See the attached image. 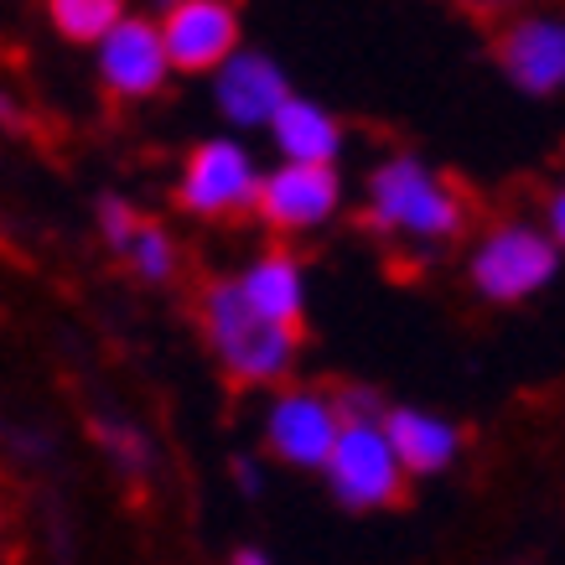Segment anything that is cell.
<instances>
[{"label":"cell","instance_id":"cell-16","mask_svg":"<svg viewBox=\"0 0 565 565\" xmlns=\"http://www.w3.org/2000/svg\"><path fill=\"white\" fill-rule=\"evenodd\" d=\"M125 259H130V270H136L140 280H151V286H161V280L177 275V244L161 223H140L136 239L125 244Z\"/></svg>","mask_w":565,"mask_h":565},{"label":"cell","instance_id":"cell-19","mask_svg":"<svg viewBox=\"0 0 565 565\" xmlns=\"http://www.w3.org/2000/svg\"><path fill=\"white\" fill-rule=\"evenodd\" d=\"M99 441L115 451V462L125 467V472H146L151 467V446H146V436L130 426H99Z\"/></svg>","mask_w":565,"mask_h":565},{"label":"cell","instance_id":"cell-9","mask_svg":"<svg viewBox=\"0 0 565 565\" xmlns=\"http://www.w3.org/2000/svg\"><path fill=\"white\" fill-rule=\"evenodd\" d=\"M161 42L172 57V73H213L239 42V11L234 0H172L161 17Z\"/></svg>","mask_w":565,"mask_h":565},{"label":"cell","instance_id":"cell-4","mask_svg":"<svg viewBox=\"0 0 565 565\" xmlns=\"http://www.w3.org/2000/svg\"><path fill=\"white\" fill-rule=\"evenodd\" d=\"M255 192H259V161L234 136L198 140L188 161H182V177H177V207L192 213V218L255 213Z\"/></svg>","mask_w":565,"mask_h":565},{"label":"cell","instance_id":"cell-3","mask_svg":"<svg viewBox=\"0 0 565 565\" xmlns=\"http://www.w3.org/2000/svg\"><path fill=\"white\" fill-rule=\"evenodd\" d=\"M317 472L327 478L332 498L343 509H353V514L390 509L405 493V467H399V457H394V446L379 420H348Z\"/></svg>","mask_w":565,"mask_h":565},{"label":"cell","instance_id":"cell-22","mask_svg":"<svg viewBox=\"0 0 565 565\" xmlns=\"http://www.w3.org/2000/svg\"><path fill=\"white\" fill-rule=\"evenodd\" d=\"M234 482H239V493H259L265 488V478H259V467L249 457H234Z\"/></svg>","mask_w":565,"mask_h":565},{"label":"cell","instance_id":"cell-17","mask_svg":"<svg viewBox=\"0 0 565 565\" xmlns=\"http://www.w3.org/2000/svg\"><path fill=\"white\" fill-rule=\"evenodd\" d=\"M136 228H140V213L125 198H104L99 203V234H104V244L109 249H120L125 255V244L136 239Z\"/></svg>","mask_w":565,"mask_h":565},{"label":"cell","instance_id":"cell-1","mask_svg":"<svg viewBox=\"0 0 565 565\" xmlns=\"http://www.w3.org/2000/svg\"><path fill=\"white\" fill-rule=\"evenodd\" d=\"M369 223L399 239L446 244L467 228V203L441 172H430L420 156H384L369 172Z\"/></svg>","mask_w":565,"mask_h":565},{"label":"cell","instance_id":"cell-15","mask_svg":"<svg viewBox=\"0 0 565 565\" xmlns=\"http://www.w3.org/2000/svg\"><path fill=\"white\" fill-rule=\"evenodd\" d=\"M120 17L125 0H47V21L57 26V36H68L78 47H94Z\"/></svg>","mask_w":565,"mask_h":565},{"label":"cell","instance_id":"cell-8","mask_svg":"<svg viewBox=\"0 0 565 565\" xmlns=\"http://www.w3.org/2000/svg\"><path fill=\"white\" fill-rule=\"evenodd\" d=\"M498 68L530 99L565 94V17H550V11L514 17L498 32Z\"/></svg>","mask_w":565,"mask_h":565},{"label":"cell","instance_id":"cell-5","mask_svg":"<svg viewBox=\"0 0 565 565\" xmlns=\"http://www.w3.org/2000/svg\"><path fill=\"white\" fill-rule=\"evenodd\" d=\"M555 270H561V249L534 223H498L467 259V275L488 301H524V296L545 291Z\"/></svg>","mask_w":565,"mask_h":565},{"label":"cell","instance_id":"cell-21","mask_svg":"<svg viewBox=\"0 0 565 565\" xmlns=\"http://www.w3.org/2000/svg\"><path fill=\"white\" fill-rule=\"evenodd\" d=\"M457 6H467L472 17H514L524 0H457Z\"/></svg>","mask_w":565,"mask_h":565},{"label":"cell","instance_id":"cell-12","mask_svg":"<svg viewBox=\"0 0 565 565\" xmlns=\"http://www.w3.org/2000/svg\"><path fill=\"white\" fill-rule=\"evenodd\" d=\"M379 426L390 436L405 478H436V472H446V467L457 462V451H462V430L451 426V420H441V415L415 411V405L384 411Z\"/></svg>","mask_w":565,"mask_h":565},{"label":"cell","instance_id":"cell-18","mask_svg":"<svg viewBox=\"0 0 565 565\" xmlns=\"http://www.w3.org/2000/svg\"><path fill=\"white\" fill-rule=\"evenodd\" d=\"M332 399V411H338V420H384V399H379V390H369V384H343V390L327 394Z\"/></svg>","mask_w":565,"mask_h":565},{"label":"cell","instance_id":"cell-11","mask_svg":"<svg viewBox=\"0 0 565 565\" xmlns=\"http://www.w3.org/2000/svg\"><path fill=\"white\" fill-rule=\"evenodd\" d=\"M286 94H291V78H286V68L275 63L270 52L234 47L213 68V104H218V115L234 130H265Z\"/></svg>","mask_w":565,"mask_h":565},{"label":"cell","instance_id":"cell-23","mask_svg":"<svg viewBox=\"0 0 565 565\" xmlns=\"http://www.w3.org/2000/svg\"><path fill=\"white\" fill-rule=\"evenodd\" d=\"M234 565H270V555H265V550H239Z\"/></svg>","mask_w":565,"mask_h":565},{"label":"cell","instance_id":"cell-20","mask_svg":"<svg viewBox=\"0 0 565 565\" xmlns=\"http://www.w3.org/2000/svg\"><path fill=\"white\" fill-rule=\"evenodd\" d=\"M545 234L555 239V249L565 255V188L550 192V203H545Z\"/></svg>","mask_w":565,"mask_h":565},{"label":"cell","instance_id":"cell-10","mask_svg":"<svg viewBox=\"0 0 565 565\" xmlns=\"http://www.w3.org/2000/svg\"><path fill=\"white\" fill-rule=\"evenodd\" d=\"M338 430H343V420H338V411H332V399L322 390L286 384L265 411V446L286 467H322Z\"/></svg>","mask_w":565,"mask_h":565},{"label":"cell","instance_id":"cell-2","mask_svg":"<svg viewBox=\"0 0 565 565\" xmlns=\"http://www.w3.org/2000/svg\"><path fill=\"white\" fill-rule=\"evenodd\" d=\"M203 332L213 359L223 363V374L234 384H280V379L296 369V348H301V332L286 322H270L259 317L249 301L239 296L234 280H218L213 291L203 296Z\"/></svg>","mask_w":565,"mask_h":565},{"label":"cell","instance_id":"cell-14","mask_svg":"<svg viewBox=\"0 0 565 565\" xmlns=\"http://www.w3.org/2000/svg\"><path fill=\"white\" fill-rule=\"evenodd\" d=\"M265 130L280 161H338L343 156V120L327 104L301 99V94H286Z\"/></svg>","mask_w":565,"mask_h":565},{"label":"cell","instance_id":"cell-7","mask_svg":"<svg viewBox=\"0 0 565 565\" xmlns=\"http://www.w3.org/2000/svg\"><path fill=\"white\" fill-rule=\"evenodd\" d=\"M94 63H99V84L115 99H151L172 78V57L156 17H130V11L94 42Z\"/></svg>","mask_w":565,"mask_h":565},{"label":"cell","instance_id":"cell-24","mask_svg":"<svg viewBox=\"0 0 565 565\" xmlns=\"http://www.w3.org/2000/svg\"><path fill=\"white\" fill-rule=\"evenodd\" d=\"M0 125H17V109H11V99L0 94Z\"/></svg>","mask_w":565,"mask_h":565},{"label":"cell","instance_id":"cell-25","mask_svg":"<svg viewBox=\"0 0 565 565\" xmlns=\"http://www.w3.org/2000/svg\"><path fill=\"white\" fill-rule=\"evenodd\" d=\"M167 6H172V0H156V11H167Z\"/></svg>","mask_w":565,"mask_h":565},{"label":"cell","instance_id":"cell-13","mask_svg":"<svg viewBox=\"0 0 565 565\" xmlns=\"http://www.w3.org/2000/svg\"><path fill=\"white\" fill-rule=\"evenodd\" d=\"M239 296L259 317H270V322H286V327H301L307 317V270H301V259L291 249H265L259 259L244 265V275L234 280Z\"/></svg>","mask_w":565,"mask_h":565},{"label":"cell","instance_id":"cell-6","mask_svg":"<svg viewBox=\"0 0 565 565\" xmlns=\"http://www.w3.org/2000/svg\"><path fill=\"white\" fill-rule=\"evenodd\" d=\"M338 207H343L338 161H280L270 172H259L255 213L275 234H311L332 223Z\"/></svg>","mask_w":565,"mask_h":565}]
</instances>
